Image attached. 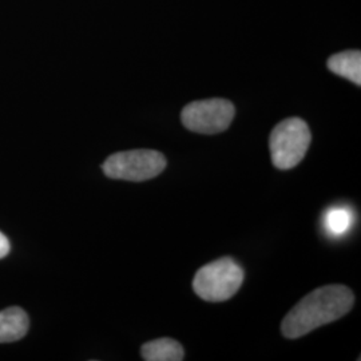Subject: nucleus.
<instances>
[{
    "label": "nucleus",
    "mask_w": 361,
    "mask_h": 361,
    "mask_svg": "<svg viewBox=\"0 0 361 361\" xmlns=\"http://www.w3.org/2000/svg\"><path fill=\"white\" fill-rule=\"evenodd\" d=\"M353 304V292L345 285L322 286L300 300L285 316L281 332L286 338L308 335L319 326L344 317Z\"/></svg>",
    "instance_id": "1"
},
{
    "label": "nucleus",
    "mask_w": 361,
    "mask_h": 361,
    "mask_svg": "<svg viewBox=\"0 0 361 361\" xmlns=\"http://www.w3.org/2000/svg\"><path fill=\"white\" fill-rule=\"evenodd\" d=\"M245 273L231 257H222L207 264L195 273V295L209 302H222L232 298L244 283Z\"/></svg>",
    "instance_id": "2"
},
{
    "label": "nucleus",
    "mask_w": 361,
    "mask_h": 361,
    "mask_svg": "<svg viewBox=\"0 0 361 361\" xmlns=\"http://www.w3.org/2000/svg\"><path fill=\"white\" fill-rule=\"evenodd\" d=\"M312 134L310 126L301 118H286L271 133L269 149L271 162L280 170L297 166L310 149Z\"/></svg>",
    "instance_id": "3"
},
{
    "label": "nucleus",
    "mask_w": 361,
    "mask_h": 361,
    "mask_svg": "<svg viewBox=\"0 0 361 361\" xmlns=\"http://www.w3.org/2000/svg\"><path fill=\"white\" fill-rule=\"evenodd\" d=\"M166 168L165 155L157 150H129L110 155L102 170L113 180L142 182L159 176Z\"/></svg>",
    "instance_id": "4"
},
{
    "label": "nucleus",
    "mask_w": 361,
    "mask_h": 361,
    "mask_svg": "<svg viewBox=\"0 0 361 361\" xmlns=\"http://www.w3.org/2000/svg\"><path fill=\"white\" fill-rule=\"evenodd\" d=\"M235 114L234 104L222 98L195 101L183 107L182 125L198 134H219L228 129Z\"/></svg>",
    "instance_id": "5"
},
{
    "label": "nucleus",
    "mask_w": 361,
    "mask_h": 361,
    "mask_svg": "<svg viewBox=\"0 0 361 361\" xmlns=\"http://www.w3.org/2000/svg\"><path fill=\"white\" fill-rule=\"evenodd\" d=\"M30 320L26 312L11 307L0 312V343H13L26 336Z\"/></svg>",
    "instance_id": "6"
},
{
    "label": "nucleus",
    "mask_w": 361,
    "mask_h": 361,
    "mask_svg": "<svg viewBox=\"0 0 361 361\" xmlns=\"http://www.w3.org/2000/svg\"><path fill=\"white\" fill-rule=\"evenodd\" d=\"M145 361H180L185 359V350L174 338H157L145 343L141 348Z\"/></svg>",
    "instance_id": "7"
},
{
    "label": "nucleus",
    "mask_w": 361,
    "mask_h": 361,
    "mask_svg": "<svg viewBox=\"0 0 361 361\" xmlns=\"http://www.w3.org/2000/svg\"><path fill=\"white\" fill-rule=\"evenodd\" d=\"M328 68L338 77L345 78L355 85H361V52L344 51L328 59Z\"/></svg>",
    "instance_id": "8"
},
{
    "label": "nucleus",
    "mask_w": 361,
    "mask_h": 361,
    "mask_svg": "<svg viewBox=\"0 0 361 361\" xmlns=\"http://www.w3.org/2000/svg\"><path fill=\"white\" fill-rule=\"evenodd\" d=\"M324 228L332 237H341L353 224V212L345 207H334L324 214Z\"/></svg>",
    "instance_id": "9"
},
{
    "label": "nucleus",
    "mask_w": 361,
    "mask_h": 361,
    "mask_svg": "<svg viewBox=\"0 0 361 361\" xmlns=\"http://www.w3.org/2000/svg\"><path fill=\"white\" fill-rule=\"evenodd\" d=\"M10 249L11 246H10L8 238L0 232V258L6 257L10 253Z\"/></svg>",
    "instance_id": "10"
}]
</instances>
